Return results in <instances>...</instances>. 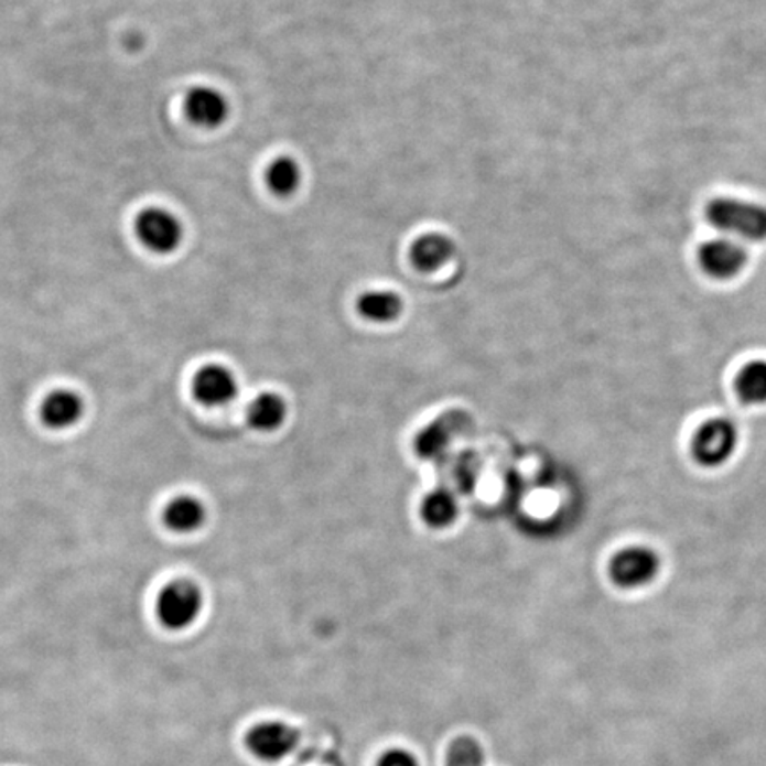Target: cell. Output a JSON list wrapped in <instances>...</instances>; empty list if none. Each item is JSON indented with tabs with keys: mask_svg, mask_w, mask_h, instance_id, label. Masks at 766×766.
<instances>
[{
	"mask_svg": "<svg viewBox=\"0 0 766 766\" xmlns=\"http://www.w3.org/2000/svg\"><path fill=\"white\" fill-rule=\"evenodd\" d=\"M708 223L745 240H766V208L735 197H716L706 208Z\"/></svg>",
	"mask_w": 766,
	"mask_h": 766,
	"instance_id": "obj_1",
	"label": "cell"
},
{
	"mask_svg": "<svg viewBox=\"0 0 766 766\" xmlns=\"http://www.w3.org/2000/svg\"><path fill=\"white\" fill-rule=\"evenodd\" d=\"M203 593L192 581H173L160 591L157 616L169 630H185L199 617Z\"/></svg>",
	"mask_w": 766,
	"mask_h": 766,
	"instance_id": "obj_2",
	"label": "cell"
},
{
	"mask_svg": "<svg viewBox=\"0 0 766 766\" xmlns=\"http://www.w3.org/2000/svg\"><path fill=\"white\" fill-rule=\"evenodd\" d=\"M299 742V731L279 721L261 722L247 735V747L261 762H281L295 751Z\"/></svg>",
	"mask_w": 766,
	"mask_h": 766,
	"instance_id": "obj_3",
	"label": "cell"
},
{
	"mask_svg": "<svg viewBox=\"0 0 766 766\" xmlns=\"http://www.w3.org/2000/svg\"><path fill=\"white\" fill-rule=\"evenodd\" d=\"M136 233L148 249L159 255L173 252L183 238V227L171 212L148 208L136 220Z\"/></svg>",
	"mask_w": 766,
	"mask_h": 766,
	"instance_id": "obj_4",
	"label": "cell"
},
{
	"mask_svg": "<svg viewBox=\"0 0 766 766\" xmlns=\"http://www.w3.org/2000/svg\"><path fill=\"white\" fill-rule=\"evenodd\" d=\"M738 433L727 419H713L704 422L694 439V456L703 465L715 467L727 462L735 453Z\"/></svg>",
	"mask_w": 766,
	"mask_h": 766,
	"instance_id": "obj_5",
	"label": "cell"
},
{
	"mask_svg": "<svg viewBox=\"0 0 766 766\" xmlns=\"http://www.w3.org/2000/svg\"><path fill=\"white\" fill-rule=\"evenodd\" d=\"M660 570V559L654 550L646 547H630L622 550L613 559L611 575L616 584L623 587H637L648 584Z\"/></svg>",
	"mask_w": 766,
	"mask_h": 766,
	"instance_id": "obj_6",
	"label": "cell"
},
{
	"mask_svg": "<svg viewBox=\"0 0 766 766\" xmlns=\"http://www.w3.org/2000/svg\"><path fill=\"white\" fill-rule=\"evenodd\" d=\"M699 263L704 268V272L715 279H731L742 272V268L747 263V252L738 241L719 238L706 241L701 247Z\"/></svg>",
	"mask_w": 766,
	"mask_h": 766,
	"instance_id": "obj_7",
	"label": "cell"
},
{
	"mask_svg": "<svg viewBox=\"0 0 766 766\" xmlns=\"http://www.w3.org/2000/svg\"><path fill=\"white\" fill-rule=\"evenodd\" d=\"M192 390L199 403L206 407H223L235 399L236 380L229 369L209 364L195 373Z\"/></svg>",
	"mask_w": 766,
	"mask_h": 766,
	"instance_id": "obj_8",
	"label": "cell"
},
{
	"mask_svg": "<svg viewBox=\"0 0 766 766\" xmlns=\"http://www.w3.org/2000/svg\"><path fill=\"white\" fill-rule=\"evenodd\" d=\"M42 421L51 430H68L84 416V401L75 390L55 389L43 399L40 409Z\"/></svg>",
	"mask_w": 766,
	"mask_h": 766,
	"instance_id": "obj_9",
	"label": "cell"
},
{
	"mask_svg": "<svg viewBox=\"0 0 766 766\" xmlns=\"http://www.w3.org/2000/svg\"><path fill=\"white\" fill-rule=\"evenodd\" d=\"M186 116L203 128H217L226 121L229 105L223 93L212 87H195L185 101Z\"/></svg>",
	"mask_w": 766,
	"mask_h": 766,
	"instance_id": "obj_10",
	"label": "cell"
},
{
	"mask_svg": "<svg viewBox=\"0 0 766 766\" xmlns=\"http://www.w3.org/2000/svg\"><path fill=\"white\" fill-rule=\"evenodd\" d=\"M453 255V240L442 233H428V235L419 236L410 249L412 263L421 272H433L436 268L447 263Z\"/></svg>",
	"mask_w": 766,
	"mask_h": 766,
	"instance_id": "obj_11",
	"label": "cell"
},
{
	"mask_svg": "<svg viewBox=\"0 0 766 766\" xmlns=\"http://www.w3.org/2000/svg\"><path fill=\"white\" fill-rule=\"evenodd\" d=\"M206 509L201 500L191 495H180L165 506V526L174 532H194L205 524Z\"/></svg>",
	"mask_w": 766,
	"mask_h": 766,
	"instance_id": "obj_12",
	"label": "cell"
},
{
	"mask_svg": "<svg viewBox=\"0 0 766 766\" xmlns=\"http://www.w3.org/2000/svg\"><path fill=\"white\" fill-rule=\"evenodd\" d=\"M401 299L392 291L375 290L358 299V313L375 323L392 322L401 314Z\"/></svg>",
	"mask_w": 766,
	"mask_h": 766,
	"instance_id": "obj_13",
	"label": "cell"
},
{
	"mask_svg": "<svg viewBox=\"0 0 766 766\" xmlns=\"http://www.w3.org/2000/svg\"><path fill=\"white\" fill-rule=\"evenodd\" d=\"M421 517L435 529L451 526L458 517V500L447 490L431 492L422 500Z\"/></svg>",
	"mask_w": 766,
	"mask_h": 766,
	"instance_id": "obj_14",
	"label": "cell"
},
{
	"mask_svg": "<svg viewBox=\"0 0 766 766\" xmlns=\"http://www.w3.org/2000/svg\"><path fill=\"white\" fill-rule=\"evenodd\" d=\"M287 419V403L277 395L258 396L249 409L250 427L259 431H273Z\"/></svg>",
	"mask_w": 766,
	"mask_h": 766,
	"instance_id": "obj_15",
	"label": "cell"
},
{
	"mask_svg": "<svg viewBox=\"0 0 766 766\" xmlns=\"http://www.w3.org/2000/svg\"><path fill=\"white\" fill-rule=\"evenodd\" d=\"M300 180H302L300 165L290 157H281L268 165L267 185L273 194H293L300 186Z\"/></svg>",
	"mask_w": 766,
	"mask_h": 766,
	"instance_id": "obj_16",
	"label": "cell"
},
{
	"mask_svg": "<svg viewBox=\"0 0 766 766\" xmlns=\"http://www.w3.org/2000/svg\"><path fill=\"white\" fill-rule=\"evenodd\" d=\"M454 433H456V422H447L445 419L433 422L430 427L424 428L421 435L418 436V442H416L418 453L421 454L422 458H435V456L444 454V451L450 447Z\"/></svg>",
	"mask_w": 766,
	"mask_h": 766,
	"instance_id": "obj_17",
	"label": "cell"
},
{
	"mask_svg": "<svg viewBox=\"0 0 766 766\" xmlns=\"http://www.w3.org/2000/svg\"><path fill=\"white\" fill-rule=\"evenodd\" d=\"M736 390H738L740 398L747 403H765L766 360L748 363L736 378Z\"/></svg>",
	"mask_w": 766,
	"mask_h": 766,
	"instance_id": "obj_18",
	"label": "cell"
},
{
	"mask_svg": "<svg viewBox=\"0 0 766 766\" xmlns=\"http://www.w3.org/2000/svg\"><path fill=\"white\" fill-rule=\"evenodd\" d=\"M447 766H485L483 747L471 736H460L451 744Z\"/></svg>",
	"mask_w": 766,
	"mask_h": 766,
	"instance_id": "obj_19",
	"label": "cell"
},
{
	"mask_svg": "<svg viewBox=\"0 0 766 766\" xmlns=\"http://www.w3.org/2000/svg\"><path fill=\"white\" fill-rule=\"evenodd\" d=\"M378 766H419L418 759L409 751L403 748H392L384 754L378 762Z\"/></svg>",
	"mask_w": 766,
	"mask_h": 766,
	"instance_id": "obj_20",
	"label": "cell"
}]
</instances>
